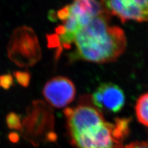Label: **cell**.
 I'll list each match as a JSON object with an SVG mask.
<instances>
[{
  "label": "cell",
  "mask_w": 148,
  "mask_h": 148,
  "mask_svg": "<svg viewBox=\"0 0 148 148\" xmlns=\"http://www.w3.org/2000/svg\"><path fill=\"white\" fill-rule=\"evenodd\" d=\"M8 57L18 66H34L41 57L38 38L31 28L21 27L12 33L8 45Z\"/></svg>",
  "instance_id": "277c9868"
},
{
  "label": "cell",
  "mask_w": 148,
  "mask_h": 148,
  "mask_svg": "<svg viewBox=\"0 0 148 148\" xmlns=\"http://www.w3.org/2000/svg\"><path fill=\"white\" fill-rule=\"evenodd\" d=\"M43 95L46 101L54 108L61 109L75 99L76 89L73 83L68 78L58 76L46 82Z\"/></svg>",
  "instance_id": "52a82bcc"
},
{
  "label": "cell",
  "mask_w": 148,
  "mask_h": 148,
  "mask_svg": "<svg viewBox=\"0 0 148 148\" xmlns=\"http://www.w3.org/2000/svg\"><path fill=\"white\" fill-rule=\"evenodd\" d=\"M135 112L138 121L148 127V92L141 95L137 100Z\"/></svg>",
  "instance_id": "9c48e42d"
},
{
  "label": "cell",
  "mask_w": 148,
  "mask_h": 148,
  "mask_svg": "<svg viewBox=\"0 0 148 148\" xmlns=\"http://www.w3.org/2000/svg\"><path fill=\"white\" fill-rule=\"evenodd\" d=\"M6 124L9 129L22 130V125L21 121L20 115L15 112L9 113L6 118Z\"/></svg>",
  "instance_id": "30bf717a"
},
{
  "label": "cell",
  "mask_w": 148,
  "mask_h": 148,
  "mask_svg": "<svg viewBox=\"0 0 148 148\" xmlns=\"http://www.w3.org/2000/svg\"><path fill=\"white\" fill-rule=\"evenodd\" d=\"M109 14L122 22L128 21L148 22V0H100Z\"/></svg>",
  "instance_id": "8992f818"
},
{
  "label": "cell",
  "mask_w": 148,
  "mask_h": 148,
  "mask_svg": "<svg viewBox=\"0 0 148 148\" xmlns=\"http://www.w3.org/2000/svg\"><path fill=\"white\" fill-rule=\"evenodd\" d=\"M70 15V5H68L60 9L56 14L57 18L65 21Z\"/></svg>",
  "instance_id": "4fadbf2b"
},
{
  "label": "cell",
  "mask_w": 148,
  "mask_h": 148,
  "mask_svg": "<svg viewBox=\"0 0 148 148\" xmlns=\"http://www.w3.org/2000/svg\"><path fill=\"white\" fill-rule=\"evenodd\" d=\"M91 97L97 108L110 113L120 112L125 103V96L121 88L112 83H102Z\"/></svg>",
  "instance_id": "ba28073f"
},
{
  "label": "cell",
  "mask_w": 148,
  "mask_h": 148,
  "mask_svg": "<svg viewBox=\"0 0 148 148\" xmlns=\"http://www.w3.org/2000/svg\"><path fill=\"white\" fill-rule=\"evenodd\" d=\"M109 16L105 11L96 16L77 34L71 61L103 64L113 62L122 54L127 46L125 35L120 27L109 25Z\"/></svg>",
  "instance_id": "6da1fadb"
},
{
  "label": "cell",
  "mask_w": 148,
  "mask_h": 148,
  "mask_svg": "<svg viewBox=\"0 0 148 148\" xmlns=\"http://www.w3.org/2000/svg\"><path fill=\"white\" fill-rule=\"evenodd\" d=\"M14 75L17 83L23 87H27L29 85L31 75L27 71H16L14 72Z\"/></svg>",
  "instance_id": "8fae6325"
},
{
  "label": "cell",
  "mask_w": 148,
  "mask_h": 148,
  "mask_svg": "<svg viewBox=\"0 0 148 148\" xmlns=\"http://www.w3.org/2000/svg\"><path fill=\"white\" fill-rule=\"evenodd\" d=\"M130 119L117 118L69 137L77 148H125L123 141L130 132Z\"/></svg>",
  "instance_id": "7a4b0ae2"
},
{
  "label": "cell",
  "mask_w": 148,
  "mask_h": 148,
  "mask_svg": "<svg viewBox=\"0 0 148 148\" xmlns=\"http://www.w3.org/2000/svg\"><path fill=\"white\" fill-rule=\"evenodd\" d=\"M64 113L69 137L106 122L103 113L92 103L91 96L87 95L82 96L76 106L66 109Z\"/></svg>",
  "instance_id": "5b68a950"
},
{
  "label": "cell",
  "mask_w": 148,
  "mask_h": 148,
  "mask_svg": "<svg viewBox=\"0 0 148 148\" xmlns=\"http://www.w3.org/2000/svg\"><path fill=\"white\" fill-rule=\"evenodd\" d=\"M8 138L9 140L12 143H17L19 140V135H18L17 133L14 132H12L9 134L8 135Z\"/></svg>",
  "instance_id": "9a60e30c"
},
{
  "label": "cell",
  "mask_w": 148,
  "mask_h": 148,
  "mask_svg": "<svg viewBox=\"0 0 148 148\" xmlns=\"http://www.w3.org/2000/svg\"><path fill=\"white\" fill-rule=\"evenodd\" d=\"M14 85L13 77L11 74L6 73L0 75V88L4 90H9Z\"/></svg>",
  "instance_id": "7c38bea8"
},
{
  "label": "cell",
  "mask_w": 148,
  "mask_h": 148,
  "mask_svg": "<svg viewBox=\"0 0 148 148\" xmlns=\"http://www.w3.org/2000/svg\"><path fill=\"white\" fill-rule=\"evenodd\" d=\"M54 115L51 109L41 101H35L23 120L22 135L34 146L41 141L54 142L57 136L53 132Z\"/></svg>",
  "instance_id": "3957f363"
},
{
  "label": "cell",
  "mask_w": 148,
  "mask_h": 148,
  "mask_svg": "<svg viewBox=\"0 0 148 148\" xmlns=\"http://www.w3.org/2000/svg\"><path fill=\"white\" fill-rule=\"evenodd\" d=\"M125 148H148V140L142 141H135L125 146Z\"/></svg>",
  "instance_id": "5bb4252c"
}]
</instances>
